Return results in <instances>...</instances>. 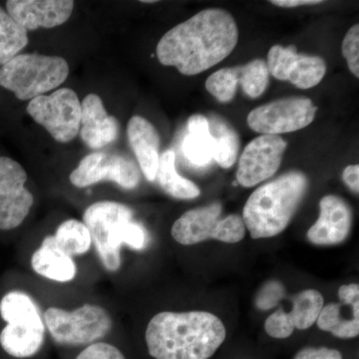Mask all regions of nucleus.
Listing matches in <instances>:
<instances>
[{
  "label": "nucleus",
  "instance_id": "1",
  "mask_svg": "<svg viewBox=\"0 0 359 359\" xmlns=\"http://www.w3.org/2000/svg\"><path fill=\"white\" fill-rule=\"evenodd\" d=\"M238 30L229 11H200L169 30L156 48L165 66H174L186 76L200 74L219 65L237 46Z\"/></svg>",
  "mask_w": 359,
  "mask_h": 359
},
{
  "label": "nucleus",
  "instance_id": "2",
  "mask_svg": "<svg viewBox=\"0 0 359 359\" xmlns=\"http://www.w3.org/2000/svg\"><path fill=\"white\" fill-rule=\"evenodd\" d=\"M226 337L221 318L204 311H162L145 332L148 353L155 359H209Z\"/></svg>",
  "mask_w": 359,
  "mask_h": 359
},
{
  "label": "nucleus",
  "instance_id": "3",
  "mask_svg": "<svg viewBox=\"0 0 359 359\" xmlns=\"http://www.w3.org/2000/svg\"><path fill=\"white\" fill-rule=\"evenodd\" d=\"M308 188L306 175L290 171L255 190L242 216L250 237L259 240L282 233L294 218Z\"/></svg>",
  "mask_w": 359,
  "mask_h": 359
},
{
  "label": "nucleus",
  "instance_id": "4",
  "mask_svg": "<svg viewBox=\"0 0 359 359\" xmlns=\"http://www.w3.org/2000/svg\"><path fill=\"white\" fill-rule=\"evenodd\" d=\"M82 222L91 235L97 256L109 273H116L121 269L123 245L134 250L147 248V230L134 221L133 210L121 203L113 201L94 203L85 210Z\"/></svg>",
  "mask_w": 359,
  "mask_h": 359
},
{
  "label": "nucleus",
  "instance_id": "5",
  "mask_svg": "<svg viewBox=\"0 0 359 359\" xmlns=\"http://www.w3.org/2000/svg\"><path fill=\"white\" fill-rule=\"evenodd\" d=\"M0 316L6 325L0 332V346L8 355L29 358L43 346L46 327L39 306L20 290L7 292L0 301Z\"/></svg>",
  "mask_w": 359,
  "mask_h": 359
},
{
  "label": "nucleus",
  "instance_id": "6",
  "mask_svg": "<svg viewBox=\"0 0 359 359\" xmlns=\"http://www.w3.org/2000/svg\"><path fill=\"white\" fill-rule=\"evenodd\" d=\"M65 58L40 54H18L0 68V85L20 100H32L57 88L67 79Z\"/></svg>",
  "mask_w": 359,
  "mask_h": 359
},
{
  "label": "nucleus",
  "instance_id": "7",
  "mask_svg": "<svg viewBox=\"0 0 359 359\" xmlns=\"http://www.w3.org/2000/svg\"><path fill=\"white\" fill-rule=\"evenodd\" d=\"M42 316L52 339L63 346L95 344L107 337L114 325L109 311L96 304H85L73 311L50 306Z\"/></svg>",
  "mask_w": 359,
  "mask_h": 359
},
{
  "label": "nucleus",
  "instance_id": "8",
  "mask_svg": "<svg viewBox=\"0 0 359 359\" xmlns=\"http://www.w3.org/2000/svg\"><path fill=\"white\" fill-rule=\"evenodd\" d=\"M219 203L196 208L184 212L171 229L172 238L180 245H193L209 240L237 244L244 240L245 229L242 217H222Z\"/></svg>",
  "mask_w": 359,
  "mask_h": 359
},
{
  "label": "nucleus",
  "instance_id": "9",
  "mask_svg": "<svg viewBox=\"0 0 359 359\" xmlns=\"http://www.w3.org/2000/svg\"><path fill=\"white\" fill-rule=\"evenodd\" d=\"M27 112L60 143L72 141L79 133L81 103L73 90L58 89L49 96L36 97L28 104Z\"/></svg>",
  "mask_w": 359,
  "mask_h": 359
},
{
  "label": "nucleus",
  "instance_id": "10",
  "mask_svg": "<svg viewBox=\"0 0 359 359\" xmlns=\"http://www.w3.org/2000/svg\"><path fill=\"white\" fill-rule=\"evenodd\" d=\"M318 107L306 97H289L250 111L248 125L257 133L276 135L306 128L316 118Z\"/></svg>",
  "mask_w": 359,
  "mask_h": 359
},
{
  "label": "nucleus",
  "instance_id": "11",
  "mask_svg": "<svg viewBox=\"0 0 359 359\" xmlns=\"http://www.w3.org/2000/svg\"><path fill=\"white\" fill-rule=\"evenodd\" d=\"M77 188H87L109 181L125 190H133L141 182L140 169L131 158L118 153L96 152L87 155L70 174Z\"/></svg>",
  "mask_w": 359,
  "mask_h": 359
},
{
  "label": "nucleus",
  "instance_id": "12",
  "mask_svg": "<svg viewBox=\"0 0 359 359\" xmlns=\"http://www.w3.org/2000/svg\"><path fill=\"white\" fill-rule=\"evenodd\" d=\"M26 181L27 174L20 163L0 156V230L18 228L29 214L34 198Z\"/></svg>",
  "mask_w": 359,
  "mask_h": 359
},
{
  "label": "nucleus",
  "instance_id": "13",
  "mask_svg": "<svg viewBox=\"0 0 359 359\" xmlns=\"http://www.w3.org/2000/svg\"><path fill=\"white\" fill-rule=\"evenodd\" d=\"M287 146L276 135H261L250 142L238 162V183L252 188L273 177L282 164Z\"/></svg>",
  "mask_w": 359,
  "mask_h": 359
},
{
  "label": "nucleus",
  "instance_id": "14",
  "mask_svg": "<svg viewBox=\"0 0 359 359\" xmlns=\"http://www.w3.org/2000/svg\"><path fill=\"white\" fill-rule=\"evenodd\" d=\"M266 66L269 74L278 80H287L299 89L316 86L327 72V65L323 58L297 54L294 45L271 47Z\"/></svg>",
  "mask_w": 359,
  "mask_h": 359
},
{
  "label": "nucleus",
  "instance_id": "15",
  "mask_svg": "<svg viewBox=\"0 0 359 359\" xmlns=\"http://www.w3.org/2000/svg\"><path fill=\"white\" fill-rule=\"evenodd\" d=\"M353 226V211L346 201L327 195L320 202V217L309 229L306 237L316 245H334L344 243Z\"/></svg>",
  "mask_w": 359,
  "mask_h": 359
},
{
  "label": "nucleus",
  "instance_id": "16",
  "mask_svg": "<svg viewBox=\"0 0 359 359\" xmlns=\"http://www.w3.org/2000/svg\"><path fill=\"white\" fill-rule=\"evenodd\" d=\"M7 13L27 32L53 28L69 20L74 8L72 0H9Z\"/></svg>",
  "mask_w": 359,
  "mask_h": 359
},
{
  "label": "nucleus",
  "instance_id": "17",
  "mask_svg": "<svg viewBox=\"0 0 359 359\" xmlns=\"http://www.w3.org/2000/svg\"><path fill=\"white\" fill-rule=\"evenodd\" d=\"M80 136L87 147L101 149L117 139L119 123L108 114L102 100L96 94H88L81 104Z\"/></svg>",
  "mask_w": 359,
  "mask_h": 359
},
{
  "label": "nucleus",
  "instance_id": "18",
  "mask_svg": "<svg viewBox=\"0 0 359 359\" xmlns=\"http://www.w3.org/2000/svg\"><path fill=\"white\" fill-rule=\"evenodd\" d=\"M127 135L144 176L148 181H155L160 160V137L157 130L145 118L133 116L128 123Z\"/></svg>",
  "mask_w": 359,
  "mask_h": 359
},
{
  "label": "nucleus",
  "instance_id": "19",
  "mask_svg": "<svg viewBox=\"0 0 359 359\" xmlns=\"http://www.w3.org/2000/svg\"><path fill=\"white\" fill-rule=\"evenodd\" d=\"M30 263L35 273L52 282L67 283L76 278L74 257L59 247L53 235L43 238L39 249L33 252Z\"/></svg>",
  "mask_w": 359,
  "mask_h": 359
},
{
  "label": "nucleus",
  "instance_id": "20",
  "mask_svg": "<svg viewBox=\"0 0 359 359\" xmlns=\"http://www.w3.org/2000/svg\"><path fill=\"white\" fill-rule=\"evenodd\" d=\"M188 132L183 143L184 154L195 166H207L212 159V137L207 118L199 114L191 116Z\"/></svg>",
  "mask_w": 359,
  "mask_h": 359
},
{
  "label": "nucleus",
  "instance_id": "21",
  "mask_svg": "<svg viewBox=\"0 0 359 359\" xmlns=\"http://www.w3.org/2000/svg\"><path fill=\"white\" fill-rule=\"evenodd\" d=\"M208 122L212 137V159L218 163L219 167L229 169L237 161L240 150L238 135L229 123L218 116H211Z\"/></svg>",
  "mask_w": 359,
  "mask_h": 359
},
{
  "label": "nucleus",
  "instance_id": "22",
  "mask_svg": "<svg viewBox=\"0 0 359 359\" xmlns=\"http://www.w3.org/2000/svg\"><path fill=\"white\" fill-rule=\"evenodd\" d=\"M175 162L176 157L173 151L168 150L160 156L156 179L159 182L161 188L175 199L191 200L199 197V187L190 180L180 176Z\"/></svg>",
  "mask_w": 359,
  "mask_h": 359
},
{
  "label": "nucleus",
  "instance_id": "23",
  "mask_svg": "<svg viewBox=\"0 0 359 359\" xmlns=\"http://www.w3.org/2000/svg\"><path fill=\"white\" fill-rule=\"evenodd\" d=\"M53 237L59 247L72 257L86 255L93 245L88 229L76 219H66L59 224Z\"/></svg>",
  "mask_w": 359,
  "mask_h": 359
},
{
  "label": "nucleus",
  "instance_id": "24",
  "mask_svg": "<svg viewBox=\"0 0 359 359\" xmlns=\"http://www.w3.org/2000/svg\"><path fill=\"white\" fill-rule=\"evenodd\" d=\"M292 309L290 311L294 328L306 330L313 327L318 320L321 309L325 306V299L318 290H302L292 297Z\"/></svg>",
  "mask_w": 359,
  "mask_h": 359
},
{
  "label": "nucleus",
  "instance_id": "25",
  "mask_svg": "<svg viewBox=\"0 0 359 359\" xmlns=\"http://www.w3.org/2000/svg\"><path fill=\"white\" fill-rule=\"evenodd\" d=\"M27 43V32L0 6V65L18 55Z\"/></svg>",
  "mask_w": 359,
  "mask_h": 359
},
{
  "label": "nucleus",
  "instance_id": "26",
  "mask_svg": "<svg viewBox=\"0 0 359 359\" xmlns=\"http://www.w3.org/2000/svg\"><path fill=\"white\" fill-rule=\"evenodd\" d=\"M316 325L323 332L342 339H354L359 334V318L342 316L341 304L330 302L321 309Z\"/></svg>",
  "mask_w": 359,
  "mask_h": 359
},
{
  "label": "nucleus",
  "instance_id": "27",
  "mask_svg": "<svg viewBox=\"0 0 359 359\" xmlns=\"http://www.w3.org/2000/svg\"><path fill=\"white\" fill-rule=\"evenodd\" d=\"M238 83L242 85L245 94L252 99L259 98L268 88L269 72L266 61L255 59L247 65L238 66Z\"/></svg>",
  "mask_w": 359,
  "mask_h": 359
},
{
  "label": "nucleus",
  "instance_id": "28",
  "mask_svg": "<svg viewBox=\"0 0 359 359\" xmlns=\"http://www.w3.org/2000/svg\"><path fill=\"white\" fill-rule=\"evenodd\" d=\"M237 86L236 67L223 68L216 71L205 81V89L222 103H228L233 100Z\"/></svg>",
  "mask_w": 359,
  "mask_h": 359
},
{
  "label": "nucleus",
  "instance_id": "29",
  "mask_svg": "<svg viewBox=\"0 0 359 359\" xmlns=\"http://www.w3.org/2000/svg\"><path fill=\"white\" fill-rule=\"evenodd\" d=\"M264 330L273 339H285L294 334L295 328L290 313H285L283 309H278L266 318Z\"/></svg>",
  "mask_w": 359,
  "mask_h": 359
},
{
  "label": "nucleus",
  "instance_id": "30",
  "mask_svg": "<svg viewBox=\"0 0 359 359\" xmlns=\"http://www.w3.org/2000/svg\"><path fill=\"white\" fill-rule=\"evenodd\" d=\"M285 294V287L278 280H269L264 283L256 297L257 308L261 311H269L275 308Z\"/></svg>",
  "mask_w": 359,
  "mask_h": 359
},
{
  "label": "nucleus",
  "instance_id": "31",
  "mask_svg": "<svg viewBox=\"0 0 359 359\" xmlns=\"http://www.w3.org/2000/svg\"><path fill=\"white\" fill-rule=\"evenodd\" d=\"M342 54L346 58L349 70L356 78L359 77V25H353L342 41Z\"/></svg>",
  "mask_w": 359,
  "mask_h": 359
},
{
  "label": "nucleus",
  "instance_id": "32",
  "mask_svg": "<svg viewBox=\"0 0 359 359\" xmlns=\"http://www.w3.org/2000/svg\"><path fill=\"white\" fill-rule=\"evenodd\" d=\"M75 359H126L118 347L98 341L85 347Z\"/></svg>",
  "mask_w": 359,
  "mask_h": 359
},
{
  "label": "nucleus",
  "instance_id": "33",
  "mask_svg": "<svg viewBox=\"0 0 359 359\" xmlns=\"http://www.w3.org/2000/svg\"><path fill=\"white\" fill-rule=\"evenodd\" d=\"M294 359H342L339 351L328 347H304L295 354Z\"/></svg>",
  "mask_w": 359,
  "mask_h": 359
},
{
  "label": "nucleus",
  "instance_id": "34",
  "mask_svg": "<svg viewBox=\"0 0 359 359\" xmlns=\"http://www.w3.org/2000/svg\"><path fill=\"white\" fill-rule=\"evenodd\" d=\"M339 297L341 304L359 309V285L358 283L344 285L339 287Z\"/></svg>",
  "mask_w": 359,
  "mask_h": 359
},
{
  "label": "nucleus",
  "instance_id": "35",
  "mask_svg": "<svg viewBox=\"0 0 359 359\" xmlns=\"http://www.w3.org/2000/svg\"><path fill=\"white\" fill-rule=\"evenodd\" d=\"M346 185L353 191V193H359V166L358 165H349L344 169L342 173Z\"/></svg>",
  "mask_w": 359,
  "mask_h": 359
},
{
  "label": "nucleus",
  "instance_id": "36",
  "mask_svg": "<svg viewBox=\"0 0 359 359\" xmlns=\"http://www.w3.org/2000/svg\"><path fill=\"white\" fill-rule=\"evenodd\" d=\"M271 4L280 7H299L304 6H316L323 4L321 0H273Z\"/></svg>",
  "mask_w": 359,
  "mask_h": 359
},
{
  "label": "nucleus",
  "instance_id": "37",
  "mask_svg": "<svg viewBox=\"0 0 359 359\" xmlns=\"http://www.w3.org/2000/svg\"><path fill=\"white\" fill-rule=\"evenodd\" d=\"M142 2H144V4H155V0H145V1H142Z\"/></svg>",
  "mask_w": 359,
  "mask_h": 359
}]
</instances>
